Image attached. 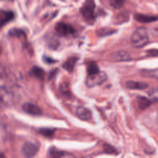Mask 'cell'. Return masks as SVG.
Returning <instances> with one entry per match:
<instances>
[{"mask_svg": "<svg viewBox=\"0 0 158 158\" xmlns=\"http://www.w3.org/2000/svg\"><path fill=\"white\" fill-rule=\"evenodd\" d=\"M95 7L94 0H85L80 8L81 14L88 23L93 24L95 21Z\"/></svg>", "mask_w": 158, "mask_h": 158, "instance_id": "1", "label": "cell"}, {"mask_svg": "<svg viewBox=\"0 0 158 158\" xmlns=\"http://www.w3.org/2000/svg\"><path fill=\"white\" fill-rule=\"evenodd\" d=\"M132 44L136 48L144 46L148 41V32L146 28L139 27L133 33L131 37Z\"/></svg>", "mask_w": 158, "mask_h": 158, "instance_id": "2", "label": "cell"}, {"mask_svg": "<svg viewBox=\"0 0 158 158\" xmlns=\"http://www.w3.org/2000/svg\"><path fill=\"white\" fill-rule=\"evenodd\" d=\"M107 75L104 72L99 71L94 74H88L86 79V85L88 87H93L102 83L107 80Z\"/></svg>", "mask_w": 158, "mask_h": 158, "instance_id": "3", "label": "cell"}, {"mask_svg": "<svg viewBox=\"0 0 158 158\" xmlns=\"http://www.w3.org/2000/svg\"><path fill=\"white\" fill-rule=\"evenodd\" d=\"M55 30L57 33L61 36H67L73 34L75 32V30L70 25L64 22L57 23L55 27Z\"/></svg>", "mask_w": 158, "mask_h": 158, "instance_id": "4", "label": "cell"}, {"mask_svg": "<svg viewBox=\"0 0 158 158\" xmlns=\"http://www.w3.org/2000/svg\"><path fill=\"white\" fill-rule=\"evenodd\" d=\"M22 153L27 157L34 156L38 151V146L30 142L25 143L22 148Z\"/></svg>", "mask_w": 158, "mask_h": 158, "instance_id": "5", "label": "cell"}, {"mask_svg": "<svg viewBox=\"0 0 158 158\" xmlns=\"http://www.w3.org/2000/svg\"><path fill=\"white\" fill-rule=\"evenodd\" d=\"M22 109L26 113L32 115H39L41 114V110L38 106L30 102L23 104Z\"/></svg>", "mask_w": 158, "mask_h": 158, "instance_id": "6", "label": "cell"}, {"mask_svg": "<svg viewBox=\"0 0 158 158\" xmlns=\"http://www.w3.org/2000/svg\"><path fill=\"white\" fill-rule=\"evenodd\" d=\"M14 17V14L11 11H0V28L2 27L7 23L12 20Z\"/></svg>", "mask_w": 158, "mask_h": 158, "instance_id": "7", "label": "cell"}, {"mask_svg": "<svg viewBox=\"0 0 158 158\" xmlns=\"http://www.w3.org/2000/svg\"><path fill=\"white\" fill-rule=\"evenodd\" d=\"M77 115L81 120H89L91 118V111L83 106H80L77 109Z\"/></svg>", "mask_w": 158, "mask_h": 158, "instance_id": "8", "label": "cell"}, {"mask_svg": "<svg viewBox=\"0 0 158 158\" xmlns=\"http://www.w3.org/2000/svg\"><path fill=\"white\" fill-rule=\"evenodd\" d=\"M135 19L136 21L141 23H149L154 22L158 20V18L156 16L148 15L141 14H136L135 15Z\"/></svg>", "mask_w": 158, "mask_h": 158, "instance_id": "9", "label": "cell"}, {"mask_svg": "<svg viewBox=\"0 0 158 158\" xmlns=\"http://www.w3.org/2000/svg\"><path fill=\"white\" fill-rule=\"evenodd\" d=\"M127 87L131 89H144L148 88V84L143 82L128 81L126 83Z\"/></svg>", "mask_w": 158, "mask_h": 158, "instance_id": "10", "label": "cell"}, {"mask_svg": "<svg viewBox=\"0 0 158 158\" xmlns=\"http://www.w3.org/2000/svg\"><path fill=\"white\" fill-rule=\"evenodd\" d=\"M113 59L117 61H125L130 60V54L124 51H120L116 52L112 56Z\"/></svg>", "mask_w": 158, "mask_h": 158, "instance_id": "11", "label": "cell"}, {"mask_svg": "<svg viewBox=\"0 0 158 158\" xmlns=\"http://www.w3.org/2000/svg\"><path fill=\"white\" fill-rule=\"evenodd\" d=\"M77 60L78 59L76 57H70L63 64L62 67L68 72H72Z\"/></svg>", "mask_w": 158, "mask_h": 158, "instance_id": "12", "label": "cell"}, {"mask_svg": "<svg viewBox=\"0 0 158 158\" xmlns=\"http://www.w3.org/2000/svg\"><path fill=\"white\" fill-rule=\"evenodd\" d=\"M30 73L34 76L35 77L37 78L38 79H40V80H43L44 77V74L45 72L43 70V69L39 67H36L35 66L31 68Z\"/></svg>", "mask_w": 158, "mask_h": 158, "instance_id": "13", "label": "cell"}, {"mask_svg": "<svg viewBox=\"0 0 158 158\" xmlns=\"http://www.w3.org/2000/svg\"><path fill=\"white\" fill-rule=\"evenodd\" d=\"M138 104L139 109H145L150 106L151 102H150V100L146 98V97L139 96L138 98Z\"/></svg>", "mask_w": 158, "mask_h": 158, "instance_id": "14", "label": "cell"}, {"mask_svg": "<svg viewBox=\"0 0 158 158\" xmlns=\"http://www.w3.org/2000/svg\"><path fill=\"white\" fill-rule=\"evenodd\" d=\"M87 71L88 74H94L99 72V70L97 64L94 62H91L88 65Z\"/></svg>", "mask_w": 158, "mask_h": 158, "instance_id": "15", "label": "cell"}, {"mask_svg": "<svg viewBox=\"0 0 158 158\" xmlns=\"http://www.w3.org/2000/svg\"><path fill=\"white\" fill-rule=\"evenodd\" d=\"M55 129L53 128H43L40 129L39 132L42 135L46 136V137H51L55 131Z\"/></svg>", "mask_w": 158, "mask_h": 158, "instance_id": "16", "label": "cell"}, {"mask_svg": "<svg viewBox=\"0 0 158 158\" xmlns=\"http://www.w3.org/2000/svg\"><path fill=\"white\" fill-rule=\"evenodd\" d=\"M49 154L51 157H63L65 156L66 153H65L63 151L57 150L55 148H51L49 151Z\"/></svg>", "mask_w": 158, "mask_h": 158, "instance_id": "17", "label": "cell"}, {"mask_svg": "<svg viewBox=\"0 0 158 158\" xmlns=\"http://www.w3.org/2000/svg\"><path fill=\"white\" fill-rule=\"evenodd\" d=\"M60 93L67 96V97H69L71 96V94H70V89H69V87L68 86L67 84L66 83H62L61 84L60 86Z\"/></svg>", "mask_w": 158, "mask_h": 158, "instance_id": "18", "label": "cell"}, {"mask_svg": "<svg viewBox=\"0 0 158 158\" xmlns=\"http://www.w3.org/2000/svg\"><path fill=\"white\" fill-rule=\"evenodd\" d=\"M115 31L113 29L108 28H101L98 31V34L99 36H106V35H109L114 33Z\"/></svg>", "mask_w": 158, "mask_h": 158, "instance_id": "19", "label": "cell"}, {"mask_svg": "<svg viewBox=\"0 0 158 158\" xmlns=\"http://www.w3.org/2000/svg\"><path fill=\"white\" fill-rule=\"evenodd\" d=\"M148 95L152 101L158 102V88H153L149 90Z\"/></svg>", "mask_w": 158, "mask_h": 158, "instance_id": "20", "label": "cell"}, {"mask_svg": "<svg viewBox=\"0 0 158 158\" xmlns=\"http://www.w3.org/2000/svg\"><path fill=\"white\" fill-rule=\"evenodd\" d=\"M9 33L10 34V35H12V36H25V32L20 30V29H16V28H14V29H12L10 31H9Z\"/></svg>", "mask_w": 158, "mask_h": 158, "instance_id": "21", "label": "cell"}, {"mask_svg": "<svg viewBox=\"0 0 158 158\" xmlns=\"http://www.w3.org/2000/svg\"><path fill=\"white\" fill-rule=\"evenodd\" d=\"M105 151L107 153L109 154H114L116 152V150L114 148H113L112 146H111L109 144H106L105 145V148H104Z\"/></svg>", "mask_w": 158, "mask_h": 158, "instance_id": "22", "label": "cell"}, {"mask_svg": "<svg viewBox=\"0 0 158 158\" xmlns=\"http://www.w3.org/2000/svg\"><path fill=\"white\" fill-rule=\"evenodd\" d=\"M44 60H45L46 62L49 63V64H51V63H53V62H55V60H54L52 59L49 58V57H44Z\"/></svg>", "mask_w": 158, "mask_h": 158, "instance_id": "23", "label": "cell"}, {"mask_svg": "<svg viewBox=\"0 0 158 158\" xmlns=\"http://www.w3.org/2000/svg\"><path fill=\"white\" fill-rule=\"evenodd\" d=\"M152 33L154 35H158V26H156L152 28Z\"/></svg>", "mask_w": 158, "mask_h": 158, "instance_id": "24", "label": "cell"}, {"mask_svg": "<svg viewBox=\"0 0 158 158\" xmlns=\"http://www.w3.org/2000/svg\"><path fill=\"white\" fill-rule=\"evenodd\" d=\"M0 51H1V47H0Z\"/></svg>", "mask_w": 158, "mask_h": 158, "instance_id": "25", "label": "cell"}]
</instances>
